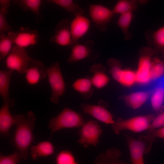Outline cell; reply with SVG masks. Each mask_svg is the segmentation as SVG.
<instances>
[{"mask_svg":"<svg viewBox=\"0 0 164 164\" xmlns=\"http://www.w3.org/2000/svg\"><path fill=\"white\" fill-rule=\"evenodd\" d=\"M47 2L60 6L66 11L72 13L75 16L83 15L84 12L83 9L72 0H48Z\"/></svg>","mask_w":164,"mask_h":164,"instance_id":"cell-26","label":"cell"},{"mask_svg":"<svg viewBox=\"0 0 164 164\" xmlns=\"http://www.w3.org/2000/svg\"><path fill=\"white\" fill-rule=\"evenodd\" d=\"M25 160L22 155L17 150L10 155H4L0 153V164H18Z\"/></svg>","mask_w":164,"mask_h":164,"instance_id":"cell-31","label":"cell"},{"mask_svg":"<svg viewBox=\"0 0 164 164\" xmlns=\"http://www.w3.org/2000/svg\"><path fill=\"white\" fill-rule=\"evenodd\" d=\"M9 12V9L0 8V35L11 31L12 27L8 23L6 17Z\"/></svg>","mask_w":164,"mask_h":164,"instance_id":"cell-33","label":"cell"},{"mask_svg":"<svg viewBox=\"0 0 164 164\" xmlns=\"http://www.w3.org/2000/svg\"><path fill=\"white\" fill-rule=\"evenodd\" d=\"M149 132L148 134L154 139L156 137L164 138V127Z\"/></svg>","mask_w":164,"mask_h":164,"instance_id":"cell-36","label":"cell"},{"mask_svg":"<svg viewBox=\"0 0 164 164\" xmlns=\"http://www.w3.org/2000/svg\"><path fill=\"white\" fill-rule=\"evenodd\" d=\"M30 150L32 159H36L52 155L54 152V147L50 141H44L32 146Z\"/></svg>","mask_w":164,"mask_h":164,"instance_id":"cell-23","label":"cell"},{"mask_svg":"<svg viewBox=\"0 0 164 164\" xmlns=\"http://www.w3.org/2000/svg\"><path fill=\"white\" fill-rule=\"evenodd\" d=\"M125 136L132 164H145L144 154L150 151L145 142L140 138L136 140L128 135L125 134Z\"/></svg>","mask_w":164,"mask_h":164,"instance_id":"cell-10","label":"cell"},{"mask_svg":"<svg viewBox=\"0 0 164 164\" xmlns=\"http://www.w3.org/2000/svg\"><path fill=\"white\" fill-rule=\"evenodd\" d=\"M121 155V152L118 149L111 148L97 156L93 164H127L120 159Z\"/></svg>","mask_w":164,"mask_h":164,"instance_id":"cell-21","label":"cell"},{"mask_svg":"<svg viewBox=\"0 0 164 164\" xmlns=\"http://www.w3.org/2000/svg\"><path fill=\"white\" fill-rule=\"evenodd\" d=\"M149 97L153 110L160 113L164 111V77L155 80Z\"/></svg>","mask_w":164,"mask_h":164,"instance_id":"cell-15","label":"cell"},{"mask_svg":"<svg viewBox=\"0 0 164 164\" xmlns=\"http://www.w3.org/2000/svg\"><path fill=\"white\" fill-rule=\"evenodd\" d=\"M84 122L80 113L65 107L57 115L52 117L49 121L48 128L51 131L49 139L54 133L60 129L80 127Z\"/></svg>","mask_w":164,"mask_h":164,"instance_id":"cell-2","label":"cell"},{"mask_svg":"<svg viewBox=\"0 0 164 164\" xmlns=\"http://www.w3.org/2000/svg\"><path fill=\"white\" fill-rule=\"evenodd\" d=\"M136 1L129 0H120L117 2L112 10L114 14L120 15L128 12H133L137 8Z\"/></svg>","mask_w":164,"mask_h":164,"instance_id":"cell-28","label":"cell"},{"mask_svg":"<svg viewBox=\"0 0 164 164\" xmlns=\"http://www.w3.org/2000/svg\"><path fill=\"white\" fill-rule=\"evenodd\" d=\"M10 0H0V8L9 9L11 6Z\"/></svg>","mask_w":164,"mask_h":164,"instance_id":"cell-37","label":"cell"},{"mask_svg":"<svg viewBox=\"0 0 164 164\" xmlns=\"http://www.w3.org/2000/svg\"><path fill=\"white\" fill-rule=\"evenodd\" d=\"M32 59L25 48L15 45L7 56L5 63L9 70L22 74L25 73Z\"/></svg>","mask_w":164,"mask_h":164,"instance_id":"cell-5","label":"cell"},{"mask_svg":"<svg viewBox=\"0 0 164 164\" xmlns=\"http://www.w3.org/2000/svg\"><path fill=\"white\" fill-rule=\"evenodd\" d=\"M89 9L90 16L96 27L102 32L106 30L107 24L114 14L112 10L97 4L89 5Z\"/></svg>","mask_w":164,"mask_h":164,"instance_id":"cell-9","label":"cell"},{"mask_svg":"<svg viewBox=\"0 0 164 164\" xmlns=\"http://www.w3.org/2000/svg\"><path fill=\"white\" fill-rule=\"evenodd\" d=\"M90 70L93 73L90 79L94 87L99 89L108 84L110 79L106 73L104 67L102 64L98 63L94 64Z\"/></svg>","mask_w":164,"mask_h":164,"instance_id":"cell-19","label":"cell"},{"mask_svg":"<svg viewBox=\"0 0 164 164\" xmlns=\"http://www.w3.org/2000/svg\"><path fill=\"white\" fill-rule=\"evenodd\" d=\"M13 71L11 70L0 71V95L3 99V103H9L12 107L15 104V101L9 97V87Z\"/></svg>","mask_w":164,"mask_h":164,"instance_id":"cell-22","label":"cell"},{"mask_svg":"<svg viewBox=\"0 0 164 164\" xmlns=\"http://www.w3.org/2000/svg\"><path fill=\"white\" fill-rule=\"evenodd\" d=\"M153 39L158 46L164 48V26L155 31L153 35Z\"/></svg>","mask_w":164,"mask_h":164,"instance_id":"cell-35","label":"cell"},{"mask_svg":"<svg viewBox=\"0 0 164 164\" xmlns=\"http://www.w3.org/2000/svg\"><path fill=\"white\" fill-rule=\"evenodd\" d=\"M164 127V111L155 117L148 129V132Z\"/></svg>","mask_w":164,"mask_h":164,"instance_id":"cell-34","label":"cell"},{"mask_svg":"<svg viewBox=\"0 0 164 164\" xmlns=\"http://www.w3.org/2000/svg\"><path fill=\"white\" fill-rule=\"evenodd\" d=\"M15 129L12 139V142L16 150L26 160L29 155V150L35 138L33 130L36 120L34 113L29 111L26 115H13Z\"/></svg>","mask_w":164,"mask_h":164,"instance_id":"cell-1","label":"cell"},{"mask_svg":"<svg viewBox=\"0 0 164 164\" xmlns=\"http://www.w3.org/2000/svg\"><path fill=\"white\" fill-rule=\"evenodd\" d=\"M78 132L79 136L77 142L85 148L90 145L96 147L102 131L97 123L90 120L83 124Z\"/></svg>","mask_w":164,"mask_h":164,"instance_id":"cell-6","label":"cell"},{"mask_svg":"<svg viewBox=\"0 0 164 164\" xmlns=\"http://www.w3.org/2000/svg\"><path fill=\"white\" fill-rule=\"evenodd\" d=\"M8 36L13 44L25 48L37 44L39 35L36 30H30L29 28L21 27L15 32L11 31Z\"/></svg>","mask_w":164,"mask_h":164,"instance_id":"cell-7","label":"cell"},{"mask_svg":"<svg viewBox=\"0 0 164 164\" xmlns=\"http://www.w3.org/2000/svg\"><path fill=\"white\" fill-rule=\"evenodd\" d=\"M80 107L84 113L100 121L107 124L112 125L115 123L111 114L101 104L95 105L83 103Z\"/></svg>","mask_w":164,"mask_h":164,"instance_id":"cell-16","label":"cell"},{"mask_svg":"<svg viewBox=\"0 0 164 164\" xmlns=\"http://www.w3.org/2000/svg\"><path fill=\"white\" fill-rule=\"evenodd\" d=\"M48 68L39 60L32 59L25 73L27 82L31 85L37 84L47 76Z\"/></svg>","mask_w":164,"mask_h":164,"instance_id":"cell-13","label":"cell"},{"mask_svg":"<svg viewBox=\"0 0 164 164\" xmlns=\"http://www.w3.org/2000/svg\"><path fill=\"white\" fill-rule=\"evenodd\" d=\"M94 43L92 40L88 41L84 44L78 43L71 47V53L67 61L69 63H73L86 58H90L92 55H98V53L93 49Z\"/></svg>","mask_w":164,"mask_h":164,"instance_id":"cell-12","label":"cell"},{"mask_svg":"<svg viewBox=\"0 0 164 164\" xmlns=\"http://www.w3.org/2000/svg\"><path fill=\"white\" fill-rule=\"evenodd\" d=\"M56 164H77L72 153L64 150L60 151L56 158Z\"/></svg>","mask_w":164,"mask_h":164,"instance_id":"cell-32","label":"cell"},{"mask_svg":"<svg viewBox=\"0 0 164 164\" xmlns=\"http://www.w3.org/2000/svg\"><path fill=\"white\" fill-rule=\"evenodd\" d=\"M152 61L151 57L144 55L140 58L138 67L135 72L136 83L140 84H146L151 80L150 70Z\"/></svg>","mask_w":164,"mask_h":164,"instance_id":"cell-17","label":"cell"},{"mask_svg":"<svg viewBox=\"0 0 164 164\" xmlns=\"http://www.w3.org/2000/svg\"><path fill=\"white\" fill-rule=\"evenodd\" d=\"M164 73V64L158 59H154L152 61L150 70L151 80H156L162 77Z\"/></svg>","mask_w":164,"mask_h":164,"instance_id":"cell-30","label":"cell"},{"mask_svg":"<svg viewBox=\"0 0 164 164\" xmlns=\"http://www.w3.org/2000/svg\"><path fill=\"white\" fill-rule=\"evenodd\" d=\"M90 26V20L83 15L75 16L70 22L71 42L70 47L78 43L79 39L87 32Z\"/></svg>","mask_w":164,"mask_h":164,"instance_id":"cell-11","label":"cell"},{"mask_svg":"<svg viewBox=\"0 0 164 164\" xmlns=\"http://www.w3.org/2000/svg\"><path fill=\"white\" fill-rule=\"evenodd\" d=\"M47 76L51 89L50 101L54 104H58L65 90V83L59 62L53 63L48 68Z\"/></svg>","mask_w":164,"mask_h":164,"instance_id":"cell-4","label":"cell"},{"mask_svg":"<svg viewBox=\"0 0 164 164\" xmlns=\"http://www.w3.org/2000/svg\"><path fill=\"white\" fill-rule=\"evenodd\" d=\"M132 12L130 11L120 15L117 21V24L122 30L126 39L131 37L128 29L133 19Z\"/></svg>","mask_w":164,"mask_h":164,"instance_id":"cell-27","label":"cell"},{"mask_svg":"<svg viewBox=\"0 0 164 164\" xmlns=\"http://www.w3.org/2000/svg\"><path fill=\"white\" fill-rule=\"evenodd\" d=\"M13 2L17 4L23 10H30L32 11L36 16V22L40 23L43 19V15L39 12V9L42 3L41 0H15Z\"/></svg>","mask_w":164,"mask_h":164,"instance_id":"cell-24","label":"cell"},{"mask_svg":"<svg viewBox=\"0 0 164 164\" xmlns=\"http://www.w3.org/2000/svg\"><path fill=\"white\" fill-rule=\"evenodd\" d=\"M93 86L91 79L87 78L78 79L72 85L73 89L85 98H89L91 96L93 92Z\"/></svg>","mask_w":164,"mask_h":164,"instance_id":"cell-25","label":"cell"},{"mask_svg":"<svg viewBox=\"0 0 164 164\" xmlns=\"http://www.w3.org/2000/svg\"><path fill=\"white\" fill-rule=\"evenodd\" d=\"M110 72L114 79L121 84L131 87L136 83L135 72L128 69H122L118 61L110 59L108 62Z\"/></svg>","mask_w":164,"mask_h":164,"instance_id":"cell-8","label":"cell"},{"mask_svg":"<svg viewBox=\"0 0 164 164\" xmlns=\"http://www.w3.org/2000/svg\"><path fill=\"white\" fill-rule=\"evenodd\" d=\"M11 107L9 103H3L0 109V133L3 136L8 135L10 128L15 125L13 115L9 110Z\"/></svg>","mask_w":164,"mask_h":164,"instance_id":"cell-20","label":"cell"},{"mask_svg":"<svg viewBox=\"0 0 164 164\" xmlns=\"http://www.w3.org/2000/svg\"><path fill=\"white\" fill-rule=\"evenodd\" d=\"M70 22L67 19L60 21L57 25L54 34L50 39V42L59 45L70 46L71 42Z\"/></svg>","mask_w":164,"mask_h":164,"instance_id":"cell-14","label":"cell"},{"mask_svg":"<svg viewBox=\"0 0 164 164\" xmlns=\"http://www.w3.org/2000/svg\"><path fill=\"white\" fill-rule=\"evenodd\" d=\"M152 87L147 90H142L132 92L124 97L127 104L133 109L140 108L149 98Z\"/></svg>","mask_w":164,"mask_h":164,"instance_id":"cell-18","label":"cell"},{"mask_svg":"<svg viewBox=\"0 0 164 164\" xmlns=\"http://www.w3.org/2000/svg\"><path fill=\"white\" fill-rule=\"evenodd\" d=\"M155 115L149 114L137 116L126 119H118L112 125L114 132L119 134L124 130H128L138 133L148 130L155 117Z\"/></svg>","mask_w":164,"mask_h":164,"instance_id":"cell-3","label":"cell"},{"mask_svg":"<svg viewBox=\"0 0 164 164\" xmlns=\"http://www.w3.org/2000/svg\"><path fill=\"white\" fill-rule=\"evenodd\" d=\"M13 43L8 36L5 34L0 36V60H2L8 55L12 48Z\"/></svg>","mask_w":164,"mask_h":164,"instance_id":"cell-29","label":"cell"}]
</instances>
